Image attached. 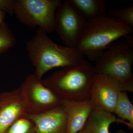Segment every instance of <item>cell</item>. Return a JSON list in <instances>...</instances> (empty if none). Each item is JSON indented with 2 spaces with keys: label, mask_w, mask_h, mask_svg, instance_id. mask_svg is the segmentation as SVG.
<instances>
[{
  "label": "cell",
  "mask_w": 133,
  "mask_h": 133,
  "mask_svg": "<svg viewBox=\"0 0 133 133\" xmlns=\"http://www.w3.org/2000/svg\"><path fill=\"white\" fill-rule=\"evenodd\" d=\"M26 48L29 58L35 69L34 74L41 79L53 68L77 65L85 59L77 48L58 45L39 28L26 43Z\"/></svg>",
  "instance_id": "obj_1"
},
{
  "label": "cell",
  "mask_w": 133,
  "mask_h": 133,
  "mask_svg": "<svg viewBox=\"0 0 133 133\" xmlns=\"http://www.w3.org/2000/svg\"><path fill=\"white\" fill-rule=\"evenodd\" d=\"M133 32V27L106 14L87 21L76 48L84 57L95 62L110 44Z\"/></svg>",
  "instance_id": "obj_2"
},
{
  "label": "cell",
  "mask_w": 133,
  "mask_h": 133,
  "mask_svg": "<svg viewBox=\"0 0 133 133\" xmlns=\"http://www.w3.org/2000/svg\"><path fill=\"white\" fill-rule=\"evenodd\" d=\"M95 75L94 66L85 59L80 64L62 68L42 81L63 100L84 101L90 98Z\"/></svg>",
  "instance_id": "obj_3"
},
{
  "label": "cell",
  "mask_w": 133,
  "mask_h": 133,
  "mask_svg": "<svg viewBox=\"0 0 133 133\" xmlns=\"http://www.w3.org/2000/svg\"><path fill=\"white\" fill-rule=\"evenodd\" d=\"M133 46L125 40L112 43L95 62V74L121 84L126 92H133Z\"/></svg>",
  "instance_id": "obj_4"
},
{
  "label": "cell",
  "mask_w": 133,
  "mask_h": 133,
  "mask_svg": "<svg viewBox=\"0 0 133 133\" xmlns=\"http://www.w3.org/2000/svg\"><path fill=\"white\" fill-rule=\"evenodd\" d=\"M62 0H15L14 15L20 22L47 33L55 31V15Z\"/></svg>",
  "instance_id": "obj_5"
},
{
  "label": "cell",
  "mask_w": 133,
  "mask_h": 133,
  "mask_svg": "<svg viewBox=\"0 0 133 133\" xmlns=\"http://www.w3.org/2000/svg\"><path fill=\"white\" fill-rule=\"evenodd\" d=\"M87 21L83 14L71 0L63 1L56 12L55 30L66 46L76 48Z\"/></svg>",
  "instance_id": "obj_6"
},
{
  "label": "cell",
  "mask_w": 133,
  "mask_h": 133,
  "mask_svg": "<svg viewBox=\"0 0 133 133\" xmlns=\"http://www.w3.org/2000/svg\"><path fill=\"white\" fill-rule=\"evenodd\" d=\"M19 87L29 114L43 113L62 105L63 99L45 86L35 74L27 76Z\"/></svg>",
  "instance_id": "obj_7"
},
{
  "label": "cell",
  "mask_w": 133,
  "mask_h": 133,
  "mask_svg": "<svg viewBox=\"0 0 133 133\" xmlns=\"http://www.w3.org/2000/svg\"><path fill=\"white\" fill-rule=\"evenodd\" d=\"M122 91H125L120 84L107 77L95 74L90 99L93 110L113 113L119 94Z\"/></svg>",
  "instance_id": "obj_8"
},
{
  "label": "cell",
  "mask_w": 133,
  "mask_h": 133,
  "mask_svg": "<svg viewBox=\"0 0 133 133\" xmlns=\"http://www.w3.org/2000/svg\"><path fill=\"white\" fill-rule=\"evenodd\" d=\"M28 114L20 87L0 93V133H6L16 121Z\"/></svg>",
  "instance_id": "obj_9"
},
{
  "label": "cell",
  "mask_w": 133,
  "mask_h": 133,
  "mask_svg": "<svg viewBox=\"0 0 133 133\" xmlns=\"http://www.w3.org/2000/svg\"><path fill=\"white\" fill-rule=\"evenodd\" d=\"M26 117L33 122L37 133H68L66 115L62 105L40 114H28Z\"/></svg>",
  "instance_id": "obj_10"
},
{
  "label": "cell",
  "mask_w": 133,
  "mask_h": 133,
  "mask_svg": "<svg viewBox=\"0 0 133 133\" xmlns=\"http://www.w3.org/2000/svg\"><path fill=\"white\" fill-rule=\"evenodd\" d=\"M62 105L66 116L67 132L78 133L84 127L92 111L90 100L84 101L63 100Z\"/></svg>",
  "instance_id": "obj_11"
},
{
  "label": "cell",
  "mask_w": 133,
  "mask_h": 133,
  "mask_svg": "<svg viewBox=\"0 0 133 133\" xmlns=\"http://www.w3.org/2000/svg\"><path fill=\"white\" fill-rule=\"evenodd\" d=\"M114 122L125 124L128 128L132 129L128 122L118 118L112 113L93 110L84 128L87 133H110L109 126Z\"/></svg>",
  "instance_id": "obj_12"
},
{
  "label": "cell",
  "mask_w": 133,
  "mask_h": 133,
  "mask_svg": "<svg viewBox=\"0 0 133 133\" xmlns=\"http://www.w3.org/2000/svg\"><path fill=\"white\" fill-rule=\"evenodd\" d=\"M87 20L103 16L106 14V3L104 0H71Z\"/></svg>",
  "instance_id": "obj_13"
},
{
  "label": "cell",
  "mask_w": 133,
  "mask_h": 133,
  "mask_svg": "<svg viewBox=\"0 0 133 133\" xmlns=\"http://www.w3.org/2000/svg\"><path fill=\"white\" fill-rule=\"evenodd\" d=\"M114 113L120 118L128 121L133 129V105L129 98L127 92H121L119 94Z\"/></svg>",
  "instance_id": "obj_14"
},
{
  "label": "cell",
  "mask_w": 133,
  "mask_h": 133,
  "mask_svg": "<svg viewBox=\"0 0 133 133\" xmlns=\"http://www.w3.org/2000/svg\"><path fill=\"white\" fill-rule=\"evenodd\" d=\"M16 39L6 22L0 25V54L8 51L15 45Z\"/></svg>",
  "instance_id": "obj_15"
},
{
  "label": "cell",
  "mask_w": 133,
  "mask_h": 133,
  "mask_svg": "<svg viewBox=\"0 0 133 133\" xmlns=\"http://www.w3.org/2000/svg\"><path fill=\"white\" fill-rule=\"evenodd\" d=\"M5 133H37L35 124L27 117L21 118L12 125Z\"/></svg>",
  "instance_id": "obj_16"
},
{
  "label": "cell",
  "mask_w": 133,
  "mask_h": 133,
  "mask_svg": "<svg viewBox=\"0 0 133 133\" xmlns=\"http://www.w3.org/2000/svg\"><path fill=\"white\" fill-rule=\"evenodd\" d=\"M107 15L118 18L125 24L133 27V5L124 9H112Z\"/></svg>",
  "instance_id": "obj_17"
},
{
  "label": "cell",
  "mask_w": 133,
  "mask_h": 133,
  "mask_svg": "<svg viewBox=\"0 0 133 133\" xmlns=\"http://www.w3.org/2000/svg\"><path fill=\"white\" fill-rule=\"evenodd\" d=\"M15 0H0V10L10 15H14Z\"/></svg>",
  "instance_id": "obj_18"
},
{
  "label": "cell",
  "mask_w": 133,
  "mask_h": 133,
  "mask_svg": "<svg viewBox=\"0 0 133 133\" xmlns=\"http://www.w3.org/2000/svg\"><path fill=\"white\" fill-rule=\"evenodd\" d=\"M6 14L5 12L0 10V25L4 21Z\"/></svg>",
  "instance_id": "obj_19"
},
{
  "label": "cell",
  "mask_w": 133,
  "mask_h": 133,
  "mask_svg": "<svg viewBox=\"0 0 133 133\" xmlns=\"http://www.w3.org/2000/svg\"><path fill=\"white\" fill-rule=\"evenodd\" d=\"M78 133H87V132L86 131L85 128H83V129L82 130H81L79 132H78Z\"/></svg>",
  "instance_id": "obj_20"
},
{
  "label": "cell",
  "mask_w": 133,
  "mask_h": 133,
  "mask_svg": "<svg viewBox=\"0 0 133 133\" xmlns=\"http://www.w3.org/2000/svg\"><path fill=\"white\" fill-rule=\"evenodd\" d=\"M116 133H127L125 131H123V130H119L118 131H117Z\"/></svg>",
  "instance_id": "obj_21"
}]
</instances>
